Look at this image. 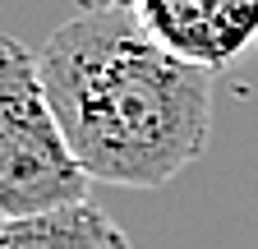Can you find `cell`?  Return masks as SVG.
Instances as JSON below:
<instances>
[{
  "mask_svg": "<svg viewBox=\"0 0 258 249\" xmlns=\"http://www.w3.org/2000/svg\"><path fill=\"white\" fill-rule=\"evenodd\" d=\"M37 65L88 180L161 190L203 157L217 74L161 51L129 0H74Z\"/></svg>",
  "mask_w": 258,
  "mask_h": 249,
  "instance_id": "6da1fadb",
  "label": "cell"
},
{
  "mask_svg": "<svg viewBox=\"0 0 258 249\" xmlns=\"http://www.w3.org/2000/svg\"><path fill=\"white\" fill-rule=\"evenodd\" d=\"M88 184L46 97L37 51L0 37V222L74 208Z\"/></svg>",
  "mask_w": 258,
  "mask_h": 249,
  "instance_id": "7a4b0ae2",
  "label": "cell"
},
{
  "mask_svg": "<svg viewBox=\"0 0 258 249\" xmlns=\"http://www.w3.org/2000/svg\"><path fill=\"white\" fill-rule=\"evenodd\" d=\"M129 5L161 51L208 74L258 46V0H129Z\"/></svg>",
  "mask_w": 258,
  "mask_h": 249,
  "instance_id": "3957f363",
  "label": "cell"
},
{
  "mask_svg": "<svg viewBox=\"0 0 258 249\" xmlns=\"http://www.w3.org/2000/svg\"><path fill=\"white\" fill-rule=\"evenodd\" d=\"M0 249H129V235L115 226L106 208L92 199L60 208L46 217H23V222L0 226Z\"/></svg>",
  "mask_w": 258,
  "mask_h": 249,
  "instance_id": "277c9868",
  "label": "cell"
},
{
  "mask_svg": "<svg viewBox=\"0 0 258 249\" xmlns=\"http://www.w3.org/2000/svg\"><path fill=\"white\" fill-rule=\"evenodd\" d=\"M0 226H5V222H0Z\"/></svg>",
  "mask_w": 258,
  "mask_h": 249,
  "instance_id": "5b68a950",
  "label": "cell"
}]
</instances>
